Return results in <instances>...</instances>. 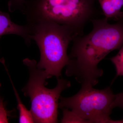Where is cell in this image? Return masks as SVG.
Masks as SVG:
<instances>
[{
  "instance_id": "cell-9",
  "label": "cell",
  "mask_w": 123,
  "mask_h": 123,
  "mask_svg": "<svg viewBox=\"0 0 123 123\" xmlns=\"http://www.w3.org/2000/svg\"><path fill=\"white\" fill-rule=\"evenodd\" d=\"M114 64L116 71V77L123 76V45L119 49L117 55L110 59Z\"/></svg>"
},
{
  "instance_id": "cell-1",
  "label": "cell",
  "mask_w": 123,
  "mask_h": 123,
  "mask_svg": "<svg viewBox=\"0 0 123 123\" xmlns=\"http://www.w3.org/2000/svg\"><path fill=\"white\" fill-rule=\"evenodd\" d=\"M108 20L105 17L93 19L90 33L73 41L65 74L81 86L93 87L97 85L103 74L98 65L110 52L123 45V20L114 24Z\"/></svg>"
},
{
  "instance_id": "cell-4",
  "label": "cell",
  "mask_w": 123,
  "mask_h": 123,
  "mask_svg": "<svg viewBox=\"0 0 123 123\" xmlns=\"http://www.w3.org/2000/svg\"><path fill=\"white\" fill-rule=\"evenodd\" d=\"M23 62L29 69L30 77L22 91L30 98L35 123H57L59 100L62 92L71 86L70 82L60 77L57 79L55 87L48 89L45 86L48 76L44 69L38 67L36 61L26 58Z\"/></svg>"
},
{
  "instance_id": "cell-13",
  "label": "cell",
  "mask_w": 123,
  "mask_h": 123,
  "mask_svg": "<svg viewBox=\"0 0 123 123\" xmlns=\"http://www.w3.org/2000/svg\"><path fill=\"white\" fill-rule=\"evenodd\" d=\"M123 109V92L115 94L114 99L112 103L111 108L113 110L116 107Z\"/></svg>"
},
{
  "instance_id": "cell-14",
  "label": "cell",
  "mask_w": 123,
  "mask_h": 123,
  "mask_svg": "<svg viewBox=\"0 0 123 123\" xmlns=\"http://www.w3.org/2000/svg\"><path fill=\"white\" fill-rule=\"evenodd\" d=\"M121 19H122L123 20V15H122V17H121Z\"/></svg>"
},
{
  "instance_id": "cell-6",
  "label": "cell",
  "mask_w": 123,
  "mask_h": 123,
  "mask_svg": "<svg viewBox=\"0 0 123 123\" xmlns=\"http://www.w3.org/2000/svg\"><path fill=\"white\" fill-rule=\"evenodd\" d=\"M14 35L22 38L27 45H30L32 40L30 27L26 24L21 25L11 20L9 14L0 10V39L2 36Z\"/></svg>"
},
{
  "instance_id": "cell-3",
  "label": "cell",
  "mask_w": 123,
  "mask_h": 123,
  "mask_svg": "<svg viewBox=\"0 0 123 123\" xmlns=\"http://www.w3.org/2000/svg\"><path fill=\"white\" fill-rule=\"evenodd\" d=\"M27 24L31 28L32 39L40 51L38 67L45 70L49 78H60L62 69L69 62V45L80 35L71 27L51 21Z\"/></svg>"
},
{
  "instance_id": "cell-7",
  "label": "cell",
  "mask_w": 123,
  "mask_h": 123,
  "mask_svg": "<svg viewBox=\"0 0 123 123\" xmlns=\"http://www.w3.org/2000/svg\"><path fill=\"white\" fill-rule=\"evenodd\" d=\"M104 14L107 20L119 21L121 19L123 12V0H98Z\"/></svg>"
},
{
  "instance_id": "cell-11",
  "label": "cell",
  "mask_w": 123,
  "mask_h": 123,
  "mask_svg": "<svg viewBox=\"0 0 123 123\" xmlns=\"http://www.w3.org/2000/svg\"><path fill=\"white\" fill-rule=\"evenodd\" d=\"M27 0H9L8 6L9 10L11 12L15 11H22Z\"/></svg>"
},
{
  "instance_id": "cell-8",
  "label": "cell",
  "mask_w": 123,
  "mask_h": 123,
  "mask_svg": "<svg viewBox=\"0 0 123 123\" xmlns=\"http://www.w3.org/2000/svg\"><path fill=\"white\" fill-rule=\"evenodd\" d=\"M18 102V108L19 112V123H35L33 115L30 111L27 109L20 99L19 95L12 83Z\"/></svg>"
},
{
  "instance_id": "cell-5",
  "label": "cell",
  "mask_w": 123,
  "mask_h": 123,
  "mask_svg": "<svg viewBox=\"0 0 123 123\" xmlns=\"http://www.w3.org/2000/svg\"><path fill=\"white\" fill-rule=\"evenodd\" d=\"M115 97L110 86L98 90L90 86H81L75 95L61 97L58 107L69 109L86 123H111Z\"/></svg>"
},
{
  "instance_id": "cell-12",
  "label": "cell",
  "mask_w": 123,
  "mask_h": 123,
  "mask_svg": "<svg viewBox=\"0 0 123 123\" xmlns=\"http://www.w3.org/2000/svg\"><path fill=\"white\" fill-rule=\"evenodd\" d=\"M8 112L5 107L3 100L0 98V123H8Z\"/></svg>"
},
{
  "instance_id": "cell-2",
  "label": "cell",
  "mask_w": 123,
  "mask_h": 123,
  "mask_svg": "<svg viewBox=\"0 0 123 123\" xmlns=\"http://www.w3.org/2000/svg\"><path fill=\"white\" fill-rule=\"evenodd\" d=\"M96 0H27L22 12L27 24L50 21L71 27L80 35L99 13Z\"/></svg>"
},
{
  "instance_id": "cell-10",
  "label": "cell",
  "mask_w": 123,
  "mask_h": 123,
  "mask_svg": "<svg viewBox=\"0 0 123 123\" xmlns=\"http://www.w3.org/2000/svg\"><path fill=\"white\" fill-rule=\"evenodd\" d=\"M63 110V116L61 123H86V121L77 115L69 109L64 108Z\"/></svg>"
},
{
  "instance_id": "cell-15",
  "label": "cell",
  "mask_w": 123,
  "mask_h": 123,
  "mask_svg": "<svg viewBox=\"0 0 123 123\" xmlns=\"http://www.w3.org/2000/svg\"></svg>"
}]
</instances>
